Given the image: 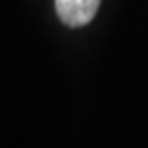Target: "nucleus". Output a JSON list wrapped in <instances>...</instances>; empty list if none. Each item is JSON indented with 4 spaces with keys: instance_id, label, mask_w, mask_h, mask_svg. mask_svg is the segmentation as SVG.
Listing matches in <instances>:
<instances>
[{
    "instance_id": "f257e3e1",
    "label": "nucleus",
    "mask_w": 148,
    "mask_h": 148,
    "mask_svg": "<svg viewBox=\"0 0 148 148\" xmlns=\"http://www.w3.org/2000/svg\"><path fill=\"white\" fill-rule=\"evenodd\" d=\"M100 6V0H56V12L64 25L83 27L92 21Z\"/></svg>"
}]
</instances>
